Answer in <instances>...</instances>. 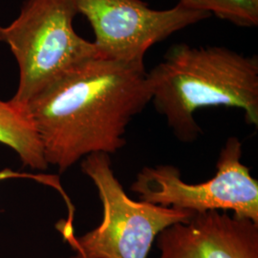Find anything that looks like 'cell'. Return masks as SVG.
<instances>
[{
    "label": "cell",
    "instance_id": "3957f363",
    "mask_svg": "<svg viewBox=\"0 0 258 258\" xmlns=\"http://www.w3.org/2000/svg\"><path fill=\"white\" fill-rule=\"evenodd\" d=\"M74 0H26L19 16L0 27L19 68L18 90L11 99L27 107L50 84L84 61L102 55L94 42L79 36Z\"/></svg>",
    "mask_w": 258,
    "mask_h": 258
},
{
    "label": "cell",
    "instance_id": "30bf717a",
    "mask_svg": "<svg viewBox=\"0 0 258 258\" xmlns=\"http://www.w3.org/2000/svg\"><path fill=\"white\" fill-rule=\"evenodd\" d=\"M14 178H27V179H32L37 182H39L41 184L50 185L53 188L56 189L59 194L62 195L64 198L65 202L67 204L68 209H71L73 205L71 204V201L67 194H65L64 189L62 188L61 184L56 176L45 175V174H32V173H26V172H18L14 171L11 168H5L0 171V182L7 180V179H14Z\"/></svg>",
    "mask_w": 258,
    "mask_h": 258
},
{
    "label": "cell",
    "instance_id": "277c9868",
    "mask_svg": "<svg viewBox=\"0 0 258 258\" xmlns=\"http://www.w3.org/2000/svg\"><path fill=\"white\" fill-rule=\"evenodd\" d=\"M82 170L98 190L102 220L82 236H76L75 232L63 235L74 250L70 258H148L162 231L194 215L130 198L113 171L108 154L83 158Z\"/></svg>",
    "mask_w": 258,
    "mask_h": 258
},
{
    "label": "cell",
    "instance_id": "ba28073f",
    "mask_svg": "<svg viewBox=\"0 0 258 258\" xmlns=\"http://www.w3.org/2000/svg\"><path fill=\"white\" fill-rule=\"evenodd\" d=\"M0 143L14 149L24 166L39 170L49 166L27 107H22L11 100H0Z\"/></svg>",
    "mask_w": 258,
    "mask_h": 258
},
{
    "label": "cell",
    "instance_id": "7a4b0ae2",
    "mask_svg": "<svg viewBox=\"0 0 258 258\" xmlns=\"http://www.w3.org/2000/svg\"><path fill=\"white\" fill-rule=\"evenodd\" d=\"M150 102L177 140L192 143L202 132L194 118L208 107H234L258 125V58L223 46L170 47L148 72Z\"/></svg>",
    "mask_w": 258,
    "mask_h": 258
},
{
    "label": "cell",
    "instance_id": "6da1fadb",
    "mask_svg": "<svg viewBox=\"0 0 258 258\" xmlns=\"http://www.w3.org/2000/svg\"><path fill=\"white\" fill-rule=\"evenodd\" d=\"M150 99L144 62L100 55L50 84L27 109L47 164L62 173L88 155L124 148L130 121Z\"/></svg>",
    "mask_w": 258,
    "mask_h": 258
},
{
    "label": "cell",
    "instance_id": "52a82bcc",
    "mask_svg": "<svg viewBox=\"0 0 258 258\" xmlns=\"http://www.w3.org/2000/svg\"><path fill=\"white\" fill-rule=\"evenodd\" d=\"M159 258H258V224L212 211L167 227L156 238Z\"/></svg>",
    "mask_w": 258,
    "mask_h": 258
},
{
    "label": "cell",
    "instance_id": "8992f818",
    "mask_svg": "<svg viewBox=\"0 0 258 258\" xmlns=\"http://www.w3.org/2000/svg\"><path fill=\"white\" fill-rule=\"evenodd\" d=\"M74 1L79 15L92 26L93 42L100 53L127 62H144L150 47L211 17L179 3L170 9L155 10L143 0Z\"/></svg>",
    "mask_w": 258,
    "mask_h": 258
},
{
    "label": "cell",
    "instance_id": "5b68a950",
    "mask_svg": "<svg viewBox=\"0 0 258 258\" xmlns=\"http://www.w3.org/2000/svg\"><path fill=\"white\" fill-rule=\"evenodd\" d=\"M242 143L227 139L212 179L188 184L179 168L171 165L142 168L130 189L139 200L194 214L220 211L258 224V182L242 163Z\"/></svg>",
    "mask_w": 258,
    "mask_h": 258
},
{
    "label": "cell",
    "instance_id": "9c48e42d",
    "mask_svg": "<svg viewBox=\"0 0 258 258\" xmlns=\"http://www.w3.org/2000/svg\"><path fill=\"white\" fill-rule=\"evenodd\" d=\"M178 3L240 27H254L258 24V0H179Z\"/></svg>",
    "mask_w": 258,
    "mask_h": 258
}]
</instances>
